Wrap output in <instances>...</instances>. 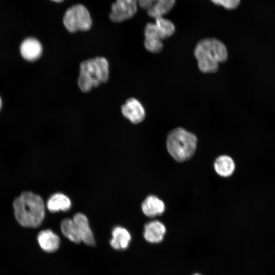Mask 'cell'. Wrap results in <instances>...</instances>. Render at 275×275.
<instances>
[{
    "label": "cell",
    "instance_id": "cell-1",
    "mask_svg": "<svg viewBox=\"0 0 275 275\" xmlns=\"http://www.w3.org/2000/svg\"><path fill=\"white\" fill-rule=\"evenodd\" d=\"M15 218L22 226L36 228L42 223L45 206L42 198L31 191H24L13 202Z\"/></svg>",
    "mask_w": 275,
    "mask_h": 275
},
{
    "label": "cell",
    "instance_id": "cell-2",
    "mask_svg": "<svg viewBox=\"0 0 275 275\" xmlns=\"http://www.w3.org/2000/svg\"><path fill=\"white\" fill-rule=\"evenodd\" d=\"M194 54L199 70L204 73L216 72L219 64L226 62L228 57L226 45L213 38L200 40L195 47Z\"/></svg>",
    "mask_w": 275,
    "mask_h": 275
},
{
    "label": "cell",
    "instance_id": "cell-3",
    "mask_svg": "<svg viewBox=\"0 0 275 275\" xmlns=\"http://www.w3.org/2000/svg\"><path fill=\"white\" fill-rule=\"evenodd\" d=\"M109 76V65L103 57H96L82 62L80 64L78 85L83 92H89L100 84L106 82Z\"/></svg>",
    "mask_w": 275,
    "mask_h": 275
},
{
    "label": "cell",
    "instance_id": "cell-4",
    "mask_svg": "<svg viewBox=\"0 0 275 275\" xmlns=\"http://www.w3.org/2000/svg\"><path fill=\"white\" fill-rule=\"evenodd\" d=\"M198 139L196 135L182 127L172 129L168 133L166 146L171 156L178 162L190 159L194 154Z\"/></svg>",
    "mask_w": 275,
    "mask_h": 275
},
{
    "label": "cell",
    "instance_id": "cell-5",
    "mask_svg": "<svg viewBox=\"0 0 275 275\" xmlns=\"http://www.w3.org/2000/svg\"><path fill=\"white\" fill-rule=\"evenodd\" d=\"M63 21L67 30L72 33L88 31L92 24L89 11L81 4H76L68 8L65 13Z\"/></svg>",
    "mask_w": 275,
    "mask_h": 275
},
{
    "label": "cell",
    "instance_id": "cell-6",
    "mask_svg": "<svg viewBox=\"0 0 275 275\" xmlns=\"http://www.w3.org/2000/svg\"><path fill=\"white\" fill-rule=\"evenodd\" d=\"M138 0H116L111 6V19L120 22L129 19L136 13Z\"/></svg>",
    "mask_w": 275,
    "mask_h": 275
},
{
    "label": "cell",
    "instance_id": "cell-7",
    "mask_svg": "<svg viewBox=\"0 0 275 275\" xmlns=\"http://www.w3.org/2000/svg\"><path fill=\"white\" fill-rule=\"evenodd\" d=\"M175 3V0H138L139 5L147 10L148 15L155 19L170 11Z\"/></svg>",
    "mask_w": 275,
    "mask_h": 275
},
{
    "label": "cell",
    "instance_id": "cell-8",
    "mask_svg": "<svg viewBox=\"0 0 275 275\" xmlns=\"http://www.w3.org/2000/svg\"><path fill=\"white\" fill-rule=\"evenodd\" d=\"M121 111L123 116L133 124L142 122L146 116L142 103L134 98L127 99L122 105Z\"/></svg>",
    "mask_w": 275,
    "mask_h": 275
},
{
    "label": "cell",
    "instance_id": "cell-9",
    "mask_svg": "<svg viewBox=\"0 0 275 275\" xmlns=\"http://www.w3.org/2000/svg\"><path fill=\"white\" fill-rule=\"evenodd\" d=\"M72 219L76 226L81 241L88 245H94V237L87 216L83 213H77Z\"/></svg>",
    "mask_w": 275,
    "mask_h": 275
},
{
    "label": "cell",
    "instance_id": "cell-10",
    "mask_svg": "<svg viewBox=\"0 0 275 275\" xmlns=\"http://www.w3.org/2000/svg\"><path fill=\"white\" fill-rule=\"evenodd\" d=\"M166 232L165 226L161 222L154 220L149 222L144 226V237L150 243H159L164 237Z\"/></svg>",
    "mask_w": 275,
    "mask_h": 275
},
{
    "label": "cell",
    "instance_id": "cell-11",
    "mask_svg": "<svg viewBox=\"0 0 275 275\" xmlns=\"http://www.w3.org/2000/svg\"><path fill=\"white\" fill-rule=\"evenodd\" d=\"M22 57L29 61L36 60L40 57L42 52L41 43L34 38H28L24 40L20 45Z\"/></svg>",
    "mask_w": 275,
    "mask_h": 275
},
{
    "label": "cell",
    "instance_id": "cell-12",
    "mask_svg": "<svg viewBox=\"0 0 275 275\" xmlns=\"http://www.w3.org/2000/svg\"><path fill=\"white\" fill-rule=\"evenodd\" d=\"M141 208L144 214L149 217L161 215L165 210L163 201L154 195H149L143 201Z\"/></svg>",
    "mask_w": 275,
    "mask_h": 275
},
{
    "label": "cell",
    "instance_id": "cell-13",
    "mask_svg": "<svg viewBox=\"0 0 275 275\" xmlns=\"http://www.w3.org/2000/svg\"><path fill=\"white\" fill-rule=\"evenodd\" d=\"M37 240L41 248L48 253L56 251L60 246L59 237L49 229L43 230L40 232L37 236Z\"/></svg>",
    "mask_w": 275,
    "mask_h": 275
},
{
    "label": "cell",
    "instance_id": "cell-14",
    "mask_svg": "<svg viewBox=\"0 0 275 275\" xmlns=\"http://www.w3.org/2000/svg\"><path fill=\"white\" fill-rule=\"evenodd\" d=\"M112 238L110 240L111 245L115 250H125L131 241V235L125 228L117 226L112 232Z\"/></svg>",
    "mask_w": 275,
    "mask_h": 275
},
{
    "label": "cell",
    "instance_id": "cell-15",
    "mask_svg": "<svg viewBox=\"0 0 275 275\" xmlns=\"http://www.w3.org/2000/svg\"><path fill=\"white\" fill-rule=\"evenodd\" d=\"M46 206L51 212L60 211H67L71 206L70 199L62 193H56L52 195L47 200Z\"/></svg>",
    "mask_w": 275,
    "mask_h": 275
},
{
    "label": "cell",
    "instance_id": "cell-16",
    "mask_svg": "<svg viewBox=\"0 0 275 275\" xmlns=\"http://www.w3.org/2000/svg\"><path fill=\"white\" fill-rule=\"evenodd\" d=\"M216 173L220 176L228 177L231 176L235 169L233 159L229 156L223 155L217 157L214 162Z\"/></svg>",
    "mask_w": 275,
    "mask_h": 275
},
{
    "label": "cell",
    "instance_id": "cell-17",
    "mask_svg": "<svg viewBox=\"0 0 275 275\" xmlns=\"http://www.w3.org/2000/svg\"><path fill=\"white\" fill-rule=\"evenodd\" d=\"M63 234L73 242L78 243L81 241L76 226L72 218L64 219L61 224Z\"/></svg>",
    "mask_w": 275,
    "mask_h": 275
},
{
    "label": "cell",
    "instance_id": "cell-18",
    "mask_svg": "<svg viewBox=\"0 0 275 275\" xmlns=\"http://www.w3.org/2000/svg\"><path fill=\"white\" fill-rule=\"evenodd\" d=\"M156 24L162 39H164L172 36L175 32V26L170 20L163 17L155 19Z\"/></svg>",
    "mask_w": 275,
    "mask_h": 275
},
{
    "label": "cell",
    "instance_id": "cell-19",
    "mask_svg": "<svg viewBox=\"0 0 275 275\" xmlns=\"http://www.w3.org/2000/svg\"><path fill=\"white\" fill-rule=\"evenodd\" d=\"M144 46L148 51L153 53L160 52L163 48L162 40L157 39H145Z\"/></svg>",
    "mask_w": 275,
    "mask_h": 275
},
{
    "label": "cell",
    "instance_id": "cell-20",
    "mask_svg": "<svg viewBox=\"0 0 275 275\" xmlns=\"http://www.w3.org/2000/svg\"><path fill=\"white\" fill-rule=\"evenodd\" d=\"M215 5L223 6L226 9L229 8L231 0H210Z\"/></svg>",
    "mask_w": 275,
    "mask_h": 275
},
{
    "label": "cell",
    "instance_id": "cell-21",
    "mask_svg": "<svg viewBox=\"0 0 275 275\" xmlns=\"http://www.w3.org/2000/svg\"><path fill=\"white\" fill-rule=\"evenodd\" d=\"M51 1L54 2H56V3H60L63 1L64 0H51Z\"/></svg>",
    "mask_w": 275,
    "mask_h": 275
},
{
    "label": "cell",
    "instance_id": "cell-22",
    "mask_svg": "<svg viewBox=\"0 0 275 275\" xmlns=\"http://www.w3.org/2000/svg\"><path fill=\"white\" fill-rule=\"evenodd\" d=\"M1 106H2V100H1V98L0 97V109H1Z\"/></svg>",
    "mask_w": 275,
    "mask_h": 275
},
{
    "label": "cell",
    "instance_id": "cell-23",
    "mask_svg": "<svg viewBox=\"0 0 275 275\" xmlns=\"http://www.w3.org/2000/svg\"><path fill=\"white\" fill-rule=\"evenodd\" d=\"M193 275H201V274H198V273H195V274H194Z\"/></svg>",
    "mask_w": 275,
    "mask_h": 275
}]
</instances>
